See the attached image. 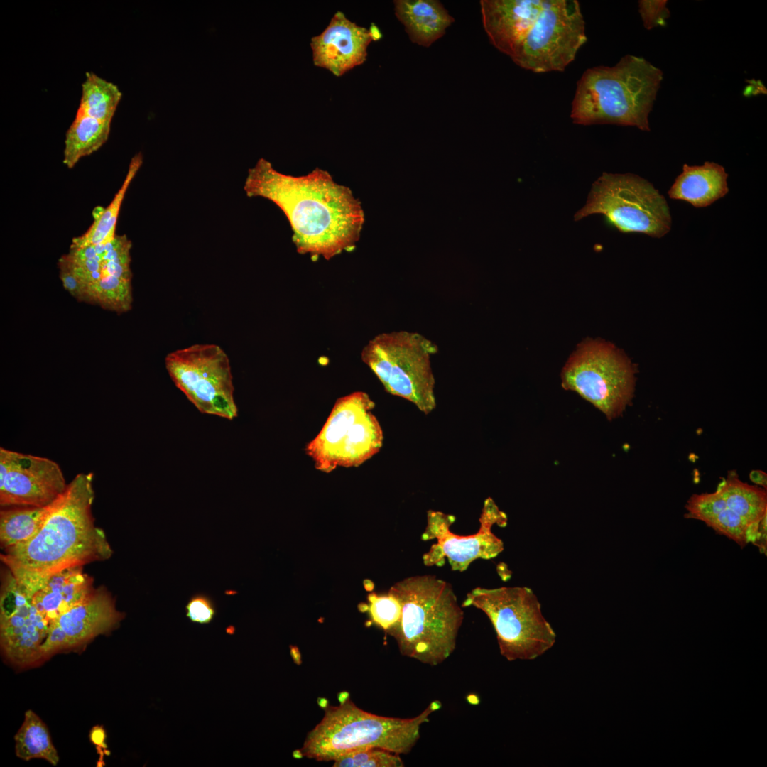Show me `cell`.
<instances>
[{
  "instance_id": "f1b7e54d",
  "label": "cell",
  "mask_w": 767,
  "mask_h": 767,
  "mask_svg": "<svg viewBox=\"0 0 767 767\" xmlns=\"http://www.w3.org/2000/svg\"><path fill=\"white\" fill-rule=\"evenodd\" d=\"M186 616L195 624L206 625L215 618L217 609L212 597L205 593H195L185 605Z\"/></svg>"
},
{
  "instance_id": "4316f807",
  "label": "cell",
  "mask_w": 767,
  "mask_h": 767,
  "mask_svg": "<svg viewBox=\"0 0 767 767\" xmlns=\"http://www.w3.org/2000/svg\"><path fill=\"white\" fill-rule=\"evenodd\" d=\"M399 754L382 749L371 748L343 755L334 761V767H402Z\"/></svg>"
},
{
  "instance_id": "cb8c5ba5",
  "label": "cell",
  "mask_w": 767,
  "mask_h": 767,
  "mask_svg": "<svg viewBox=\"0 0 767 767\" xmlns=\"http://www.w3.org/2000/svg\"><path fill=\"white\" fill-rule=\"evenodd\" d=\"M50 506H9L0 511V544L2 550L26 542L39 530Z\"/></svg>"
},
{
  "instance_id": "8fae6325",
  "label": "cell",
  "mask_w": 767,
  "mask_h": 767,
  "mask_svg": "<svg viewBox=\"0 0 767 767\" xmlns=\"http://www.w3.org/2000/svg\"><path fill=\"white\" fill-rule=\"evenodd\" d=\"M635 373L630 359L614 344L586 339L565 365L562 385L579 393L611 420L631 403Z\"/></svg>"
},
{
  "instance_id": "44dd1931",
  "label": "cell",
  "mask_w": 767,
  "mask_h": 767,
  "mask_svg": "<svg viewBox=\"0 0 767 767\" xmlns=\"http://www.w3.org/2000/svg\"><path fill=\"white\" fill-rule=\"evenodd\" d=\"M393 4L395 14L410 40L423 47L443 36L455 21L439 1L396 0Z\"/></svg>"
},
{
  "instance_id": "83f0119b",
  "label": "cell",
  "mask_w": 767,
  "mask_h": 767,
  "mask_svg": "<svg viewBox=\"0 0 767 767\" xmlns=\"http://www.w3.org/2000/svg\"><path fill=\"white\" fill-rule=\"evenodd\" d=\"M368 602L367 611L371 619L386 632L399 620L401 614V603L389 592L381 595L371 593L368 596Z\"/></svg>"
},
{
  "instance_id": "484cf974",
  "label": "cell",
  "mask_w": 767,
  "mask_h": 767,
  "mask_svg": "<svg viewBox=\"0 0 767 767\" xmlns=\"http://www.w3.org/2000/svg\"><path fill=\"white\" fill-rule=\"evenodd\" d=\"M121 96L116 85L92 72H87L77 111L102 121L111 122Z\"/></svg>"
},
{
  "instance_id": "4dcf8cb0",
  "label": "cell",
  "mask_w": 767,
  "mask_h": 767,
  "mask_svg": "<svg viewBox=\"0 0 767 767\" xmlns=\"http://www.w3.org/2000/svg\"><path fill=\"white\" fill-rule=\"evenodd\" d=\"M59 268L60 278L65 289L78 300L84 301L82 285L62 257L59 260Z\"/></svg>"
},
{
  "instance_id": "5bb4252c",
  "label": "cell",
  "mask_w": 767,
  "mask_h": 767,
  "mask_svg": "<svg viewBox=\"0 0 767 767\" xmlns=\"http://www.w3.org/2000/svg\"><path fill=\"white\" fill-rule=\"evenodd\" d=\"M455 516L440 511H428L427 526L421 539L428 541L437 539L430 550L423 556L426 566H442L447 558L452 570L464 571L477 559H491L504 550L503 541L494 535L491 528L494 524L506 526L507 516L500 511L491 498L484 503L479 518V531L470 535H459L450 531Z\"/></svg>"
},
{
  "instance_id": "9a60e30c",
  "label": "cell",
  "mask_w": 767,
  "mask_h": 767,
  "mask_svg": "<svg viewBox=\"0 0 767 767\" xmlns=\"http://www.w3.org/2000/svg\"><path fill=\"white\" fill-rule=\"evenodd\" d=\"M49 621L36 609L32 596L4 566L1 570L0 644L15 665L27 667L43 660L40 646Z\"/></svg>"
},
{
  "instance_id": "f546056e",
  "label": "cell",
  "mask_w": 767,
  "mask_h": 767,
  "mask_svg": "<svg viewBox=\"0 0 767 767\" xmlns=\"http://www.w3.org/2000/svg\"><path fill=\"white\" fill-rule=\"evenodd\" d=\"M667 2L665 0L638 1V12L646 29L663 26L665 23V21L670 14L666 6Z\"/></svg>"
},
{
  "instance_id": "ac0fdd59",
  "label": "cell",
  "mask_w": 767,
  "mask_h": 767,
  "mask_svg": "<svg viewBox=\"0 0 767 767\" xmlns=\"http://www.w3.org/2000/svg\"><path fill=\"white\" fill-rule=\"evenodd\" d=\"M374 40L370 30L357 25L337 11L327 28L312 38L314 64L340 77L364 62L367 47Z\"/></svg>"
},
{
  "instance_id": "7a4b0ae2",
  "label": "cell",
  "mask_w": 767,
  "mask_h": 767,
  "mask_svg": "<svg viewBox=\"0 0 767 767\" xmlns=\"http://www.w3.org/2000/svg\"><path fill=\"white\" fill-rule=\"evenodd\" d=\"M92 473H79L50 506L28 540L2 550L0 559L32 596L52 575L65 569L109 560L113 550L96 526Z\"/></svg>"
},
{
  "instance_id": "52a82bcc",
  "label": "cell",
  "mask_w": 767,
  "mask_h": 767,
  "mask_svg": "<svg viewBox=\"0 0 767 767\" xmlns=\"http://www.w3.org/2000/svg\"><path fill=\"white\" fill-rule=\"evenodd\" d=\"M470 606L488 616L500 653L508 661L534 660L555 643V632L543 616L537 597L527 587L474 588L462 604Z\"/></svg>"
},
{
  "instance_id": "e0dca14e",
  "label": "cell",
  "mask_w": 767,
  "mask_h": 767,
  "mask_svg": "<svg viewBox=\"0 0 767 767\" xmlns=\"http://www.w3.org/2000/svg\"><path fill=\"white\" fill-rule=\"evenodd\" d=\"M125 614L116 607L115 599L105 587H97L83 602L49 623L40 646L43 658L60 651L82 646L98 636L116 629Z\"/></svg>"
},
{
  "instance_id": "1f68e13d",
  "label": "cell",
  "mask_w": 767,
  "mask_h": 767,
  "mask_svg": "<svg viewBox=\"0 0 767 767\" xmlns=\"http://www.w3.org/2000/svg\"><path fill=\"white\" fill-rule=\"evenodd\" d=\"M750 480L756 486H760L764 489H767V474L761 470H752L749 474Z\"/></svg>"
},
{
  "instance_id": "7402d4cb",
  "label": "cell",
  "mask_w": 767,
  "mask_h": 767,
  "mask_svg": "<svg viewBox=\"0 0 767 767\" xmlns=\"http://www.w3.org/2000/svg\"><path fill=\"white\" fill-rule=\"evenodd\" d=\"M142 163L141 153L132 158L124 183L111 202L105 208L98 207L93 210V224L84 234L73 239L70 249L107 244L115 237L116 225L122 201Z\"/></svg>"
},
{
  "instance_id": "9c48e42d",
  "label": "cell",
  "mask_w": 767,
  "mask_h": 767,
  "mask_svg": "<svg viewBox=\"0 0 767 767\" xmlns=\"http://www.w3.org/2000/svg\"><path fill=\"white\" fill-rule=\"evenodd\" d=\"M602 214L623 233L661 238L671 229L672 218L663 195L635 174L603 173L592 184L585 205L575 214L579 221Z\"/></svg>"
},
{
  "instance_id": "7c38bea8",
  "label": "cell",
  "mask_w": 767,
  "mask_h": 767,
  "mask_svg": "<svg viewBox=\"0 0 767 767\" xmlns=\"http://www.w3.org/2000/svg\"><path fill=\"white\" fill-rule=\"evenodd\" d=\"M166 369L175 384L202 413L232 420L238 415L229 359L213 344H197L169 353Z\"/></svg>"
},
{
  "instance_id": "277c9868",
  "label": "cell",
  "mask_w": 767,
  "mask_h": 767,
  "mask_svg": "<svg viewBox=\"0 0 767 767\" xmlns=\"http://www.w3.org/2000/svg\"><path fill=\"white\" fill-rule=\"evenodd\" d=\"M389 592L400 602L401 614L386 633L400 653L431 666L447 660L464 619L451 584L435 575H415L398 582Z\"/></svg>"
},
{
  "instance_id": "30bf717a",
  "label": "cell",
  "mask_w": 767,
  "mask_h": 767,
  "mask_svg": "<svg viewBox=\"0 0 767 767\" xmlns=\"http://www.w3.org/2000/svg\"><path fill=\"white\" fill-rule=\"evenodd\" d=\"M374 408V402L362 391L337 400L322 429L305 447L317 470L330 473L337 467H358L380 451L384 436Z\"/></svg>"
},
{
  "instance_id": "603a6c76",
  "label": "cell",
  "mask_w": 767,
  "mask_h": 767,
  "mask_svg": "<svg viewBox=\"0 0 767 767\" xmlns=\"http://www.w3.org/2000/svg\"><path fill=\"white\" fill-rule=\"evenodd\" d=\"M111 122L77 111L65 134L63 163L72 168L79 160L98 150L108 139Z\"/></svg>"
},
{
  "instance_id": "ffe728a7",
  "label": "cell",
  "mask_w": 767,
  "mask_h": 767,
  "mask_svg": "<svg viewBox=\"0 0 767 767\" xmlns=\"http://www.w3.org/2000/svg\"><path fill=\"white\" fill-rule=\"evenodd\" d=\"M727 178L725 168L714 162H705L702 165L684 164L668 195L695 207H706L729 192Z\"/></svg>"
},
{
  "instance_id": "2e32d148",
  "label": "cell",
  "mask_w": 767,
  "mask_h": 767,
  "mask_svg": "<svg viewBox=\"0 0 767 767\" xmlns=\"http://www.w3.org/2000/svg\"><path fill=\"white\" fill-rule=\"evenodd\" d=\"M67 484L55 461L0 448L1 508L50 506Z\"/></svg>"
},
{
  "instance_id": "8992f818",
  "label": "cell",
  "mask_w": 767,
  "mask_h": 767,
  "mask_svg": "<svg viewBox=\"0 0 767 767\" xmlns=\"http://www.w3.org/2000/svg\"><path fill=\"white\" fill-rule=\"evenodd\" d=\"M577 0H545L518 28L506 55L535 73L562 72L587 42Z\"/></svg>"
},
{
  "instance_id": "3957f363",
  "label": "cell",
  "mask_w": 767,
  "mask_h": 767,
  "mask_svg": "<svg viewBox=\"0 0 767 767\" xmlns=\"http://www.w3.org/2000/svg\"><path fill=\"white\" fill-rule=\"evenodd\" d=\"M662 80L661 70L629 54L614 66L589 68L577 82L570 117L576 124H615L648 131V116Z\"/></svg>"
},
{
  "instance_id": "5b68a950",
  "label": "cell",
  "mask_w": 767,
  "mask_h": 767,
  "mask_svg": "<svg viewBox=\"0 0 767 767\" xmlns=\"http://www.w3.org/2000/svg\"><path fill=\"white\" fill-rule=\"evenodd\" d=\"M338 699V705L323 706V717L293 752L295 758L334 761L343 755L371 748L408 754L419 739L423 724L442 706L435 700L418 716L401 719L366 712L352 702L347 692H341Z\"/></svg>"
},
{
  "instance_id": "6da1fadb",
  "label": "cell",
  "mask_w": 767,
  "mask_h": 767,
  "mask_svg": "<svg viewBox=\"0 0 767 767\" xmlns=\"http://www.w3.org/2000/svg\"><path fill=\"white\" fill-rule=\"evenodd\" d=\"M244 190L276 204L292 228L298 253L328 260L358 242L364 223L361 202L347 186L316 168L305 175L281 173L260 158L248 171Z\"/></svg>"
},
{
  "instance_id": "ba28073f",
  "label": "cell",
  "mask_w": 767,
  "mask_h": 767,
  "mask_svg": "<svg viewBox=\"0 0 767 767\" xmlns=\"http://www.w3.org/2000/svg\"><path fill=\"white\" fill-rule=\"evenodd\" d=\"M437 352V344L423 334L396 331L370 339L361 359L388 393L411 402L427 415L436 407L430 359Z\"/></svg>"
},
{
  "instance_id": "d4e9b609",
  "label": "cell",
  "mask_w": 767,
  "mask_h": 767,
  "mask_svg": "<svg viewBox=\"0 0 767 767\" xmlns=\"http://www.w3.org/2000/svg\"><path fill=\"white\" fill-rule=\"evenodd\" d=\"M14 741L16 756L21 759L42 758L53 766L60 761L46 725L31 709L25 712L23 722L14 736Z\"/></svg>"
},
{
  "instance_id": "d6986e66",
  "label": "cell",
  "mask_w": 767,
  "mask_h": 767,
  "mask_svg": "<svg viewBox=\"0 0 767 767\" xmlns=\"http://www.w3.org/2000/svg\"><path fill=\"white\" fill-rule=\"evenodd\" d=\"M96 589L83 567L62 570L49 577L32 595L36 609L49 621L85 601Z\"/></svg>"
},
{
  "instance_id": "4fadbf2b",
  "label": "cell",
  "mask_w": 767,
  "mask_h": 767,
  "mask_svg": "<svg viewBox=\"0 0 767 767\" xmlns=\"http://www.w3.org/2000/svg\"><path fill=\"white\" fill-rule=\"evenodd\" d=\"M685 508V518L704 522L744 548L747 530L767 515V493L763 488L743 482L735 471H729L715 491L692 495Z\"/></svg>"
}]
</instances>
